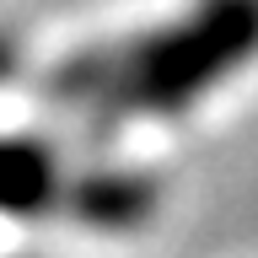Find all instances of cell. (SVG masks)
I'll list each match as a JSON object with an SVG mask.
<instances>
[{
  "label": "cell",
  "mask_w": 258,
  "mask_h": 258,
  "mask_svg": "<svg viewBox=\"0 0 258 258\" xmlns=\"http://www.w3.org/2000/svg\"><path fill=\"white\" fill-rule=\"evenodd\" d=\"M258 43V0H215L183 27L151 38L113 76V97L129 108H177L205 92Z\"/></svg>",
  "instance_id": "cell-1"
},
{
  "label": "cell",
  "mask_w": 258,
  "mask_h": 258,
  "mask_svg": "<svg viewBox=\"0 0 258 258\" xmlns=\"http://www.w3.org/2000/svg\"><path fill=\"white\" fill-rule=\"evenodd\" d=\"M48 188H54L48 156L0 140V210H38L48 199Z\"/></svg>",
  "instance_id": "cell-2"
}]
</instances>
